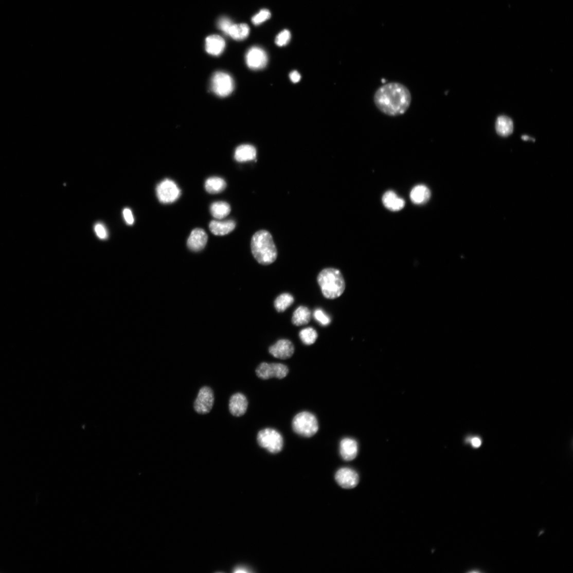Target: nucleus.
Instances as JSON below:
<instances>
[{
  "label": "nucleus",
  "mask_w": 573,
  "mask_h": 573,
  "mask_svg": "<svg viewBox=\"0 0 573 573\" xmlns=\"http://www.w3.org/2000/svg\"><path fill=\"white\" fill-rule=\"evenodd\" d=\"M374 100L375 105L382 113L396 116L408 110L411 104V96L405 86L400 83L391 82L379 88Z\"/></svg>",
  "instance_id": "f257e3e1"
},
{
  "label": "nucleus",
  "mask_w": 573,
  "mask_h": 573,
  "mask_svg": "<svg viewBox=\"0 0 573 573\" xmlns=\"http://www.w3.org/2000/svg\"><path fill=\"white\" fill-rule=\"evenodd\" d=\"M251 250L255 259L263 265L273 263L278 257L277 249L272 235L265 230H259L253 236Z\"/></svg>",
  "instance_id": "f03ea898"
},
{
  "label": "nucleus",
  "mask_w": 573,
  "mask_h": 573,
  "mask_svg": "<svg viewBox=\"0 0 573 573\" xmlns=\"http://www.w3.org/2000/svg\"><path fill=\"white\" fill-rule=\"evenodd\" d=\"M317 280L324 297L334 299L341 297L346 289L344 276L339 270L328 267L323 270Z\"/></svg>",
  "instance_id": "7ed1b4c3"
},
{
  "label": "nucleus",
  "mask_w": 573,
  "mask_h": 573,
  "mask_svg": "<svg viewBox=\"0 0 573 573\" xmlns=\"http://www.w3.org/2000/svg\"><path fill=\"white\" fill-rule=\"evenodd\" d=\"M294 431L300 436L311 437L318 430V423L316 417L311 413L303 411L294 418L292 423Z\"/></svg>",
  "instance_id": "20e7f679"
},
{
  "label": "nucleus",
  "mask_w": 573,
  "mask_h": 573,
  "mask_svg": "<svg viewBox=\"0 0 573 573\" xmlns=\"http://www.w3.org/2000/svg\"><path fill=\"white\" fill-rule=\"evenodd\" d=\"M257 441L261 447L273 454L281 451L283 446L282 435L273 428H268L260 431L257 436Z\"/></svg>",
  "instance_id": "39448f33"
},
{
  "label": "nucleus",
  "mask_w": 573,
  "mask_h": 573,
  "mask_svg": "<svg viewBox=\"0 0 573 573\" xmlns=\"http://www.w3.org/2000/svg\"><path fill=\"white\" fill-rule=\"evenodd\" d=\"M256 373L262 380L274 378L282 379L288 375L289 369L286 365L280 363H262L257 368Z\"/></svg>",
  "instance_id": "423d86ee"
},
{
  "label": "nucleus",
  "mask_w": 573,
  "mask_h": 573,
  "mask_svg": "<svg viewBox=\"0 0 573 573\" xmlns=\"http://www.w3.org/2000/svg\"><path fill=\"white\" fill-rule=\"evenodd\" d=\"M211 89L220 97H227L234 91V82L231 77L223 72L216 73L211 80Z\"/></svg>",
  "instance_id": "0eeeda50"
},
{
  "label": "nucleus",
  "mask_w": 573,
  "mask_h": 573,
  "mask_svg": "<svg viewBox=\"0 0 573 573\" xmlns=\"http://www.w3.org/2000/svg\"><path fill=\"white\" fill-rule=\"evenodd\" d=\"M158 200L163 204H171L176 201L181 195V190L176 183L168 179L160 182L156 189Z\"/></svg>",
  "instance_id": "6e6552de"
},
{
  "label": "nucleus",
  "mask_w": 573,
  "mask_h": 573,
  "mask_svg": "<svg viewBox=\"0 0 573 573\" xmlns=\"http://www.w3.org/2000/svg\"><path fill=\"white\" fill-rule=\"evenodd\" d=\"M214 402V397L212 390L209 386L202 387L195 400L194 410L199 414H207L211 410Z\"/></svg>",
  "instance_id": "1a4fd4ad"
},
{
  "label": "nucleus",
  "mask_w": 573,
  "mask_h": 573,
  "mask_svg": "<svg viewBox=\"0 0 573 573\" xmlns=\"http://www.w3.org/2000/svg\"><path fill=\"white\" fill-rule=\"evenodd\" d=\"M267 56L264 50L259 47H253L247 51L246 61L247 66L253 70L264 68L267 63Z\"/></svg>",
  "instance_id": "9d476101"
},
{
  "label": "nucleus",
  "mask_w": 573,
  "mask_h": 573,
  "mask_svg": "<svg viewBox=\"0 0 573 573\" xmlns=\"http://www.w3.org/2000/svg\"><path fill=\"white\" fill-rule=\"evenodd\" d=\"M269 353L280 360H288L292 357L295 351L293 343L288 339H280L268 348Z\"/></svg>",
  "instance_id": "9b49d317"
},
{
  "label": "nucleus",
  "mask_w": 573,
  "mask_h": 573,
  "mask_svg": "<svg viewBox=\"0 0 573 573\" xmlns=\"http://www.w3.org/2000/svg\"><path fill=\"white\" fill-rule=\"evenodd\" d=\"M335 480L342 487L346 489L355 488L359 482V476L355 471L350 468L339 469L335 474Z\"/></svg>",
  "instance_id": "f8f14e48"
},
{
  "label": "nucleus",
  "mask_w": 573,
  "mask_h": 573,
  "mask_svg": "<svg viewBox=\"0 0 573 573\" xmlns=\"http://www.w3.org/2000/svg\"><path fill=\"white\" fill-rule=\"evenodd\" d=\"M248 402L246 397L241 393L234 394L230 398L229 410L235 417L243 416L246 412Z\"/></svg>",
  "instance_id": "ddd939ff"
},
{
  "label": "nucleus",
  "mask_w": 573,
  "mask_h": 573,
  "mask_svg": "<svg viewBox=\"0 0 573 573\" xmlns=\"http://www.w3.org/2000/svg\"><path fill=\"white\" fill-rule=\"evenodd\" d=\"M208 235L201 228L192 230L187 242L188 248L192 251L198 252L203 249L208 242Z\"/></svg>",
  "instance_id": "4468645a"
},
{
  "label": "nucleus",
  "mask_w": 573,
  "mask_h": 573,
  "mask_svg": "<svg viewBox=\"0 0 573 573\" xmlns=\"http://www.w3.org/2000/svg\"><path fill=\"white\" fill-rule=\"evenodd\" d=\"M359 447L357 442L350 438H345L340 443V453L343 459L350 461L355 459L357 456Z\"/></svg>",
  "instance_id": "2eb2a0df"
},
{
  "label": "nucleus",
  "mask_w": 573,
  "mask_h": 573,
  "mask_svg": "<svg viewBox=\"0 0 573 573\" xmlns=\"http://www.w3.org/2000/svg\"><path fill=\"white\" fill-rule=\"evenodd\" d=\"M225 40L221 37L211 35L206 40V51L211 55L218 56L221 55L225 48Z\"/></svg>",
  "instance_id": "dca6fc26"
},
{
  "label": "nucleus",
  "mask_w": 573,
  "mask_h": 573,
  "mask_svg": "<svg viewBox=\"0 0 573 573\" xmlns=\"http://www.w3.org/2000/svg\"><path fill=\"white\" fill-rule=\"evenodd\" d=\"M383 205L387 208L392 211H398L403 209L405 205L404 200L398 196L392 191L386 192L382 198Z\"/></svg>",
  "instance_id": "f3484780"
},
{
  "label": "nucleus",
  "mask_w": 573,
  "mask_h": 573,
  "mask_svg": "<svg viewBox=\"0 0 573 573\" xmlns=\"http://www.w3.org/2000/svg\"><path fill=\"white\" fill-rule=\"evenodd\" d=\"M431 193L424 185H418L414 187L410 194L411 201L416 205H423L429 200Z\"/></svg>",
  "instance_id": "a211bd4d"
},
{
  "label": "nucleus",
  "mask_w": 573,
  "mask_h": 573,
  "mask_svg": "<svg viewBox=\"0 0 573 573\" xmlns=\"http://www.w3.org/2000/svg\"><path fill=\"white\" fill-rule=\"evenodd\" d=\"M256 156L257 150L254 146L243 145L236 149L234 157L239 162H245L255 159Z\"/></svg>",
  "instance_id": "6ab92c4d"
},
{
  "label": "nucleus",
  "mask_w": 573,
  "mask_h": 573,
  "mask_svg": "<svg viewBox=\"0 0 573 573\" xmlns=\"http://www.w3.org/2000/svg\"><path fill=\"white\" fill-rule=\"evenodd\" d=\"M235 227V222L231 220L225 222L213 221L209 224L210 231L217 236L227 235L234 230Z\"/></svg>",
  "instance_id": "aec40b11"
},
{
  "label": "nucleus",
  "mask_w": 573,
  "mask_h": 573,
  "mask_svg": "<svg viewBox=\"0 0 573 573\" xmlns=\"http://www.w3.org/2000/svg\"><path fill=\"white\" fill-rule=\"evenodd\" d=\"M513 122L510 117L507 116H500L496 122V130L500 136L506 137L510 136L513 132Z\"/></svg>",
  "instance_id": "412c9836"
},
{
  "label": "nucleus",
  "mask_w": 573,
  "mask_h": 573,
  "mask_svg": "<svg viewBox=\"0 0 573 573\" xmlns=\"http://www.w3.org/2000/svg\"><path fill=\"white\" fill-rule=\"evenodd\" d=\"M311 318V313L309 308L300 306L294 312L292 321L295 326H305L310 323Z\"/></svg>",
  "instance_id": "4be33fe9"
},
{
  "label": "nucleus",
  "mask_w": 573,
  "mask_h": 573,
  "mask_svg": "<svg viewBox=\"0 0 573 573\" xmlns=\"http://www.w3.org/2000/svg\"><path fill=\"white\" fill-rule=\"evenodd\" d=\"M250 29L245 24H233L229 28L227 34L232 39L237 41L246 39L249 34Z\"/></svg>",
  "instance_id": "5701e85b"
},
{
  "label": "nucleus",
  "mask_w": 573,
  "mask_h": 573,
  "mask_svg": "<svg viewBox=\"0 0 573 573\" xmlns=\"http://www.w3.org/2000/svg\"><path fill=\"white\" fill-rule=\"evenodd\" d=\"M225 181L218 177H212L207 180L205 189L210 194H218L223 192L226 188Z\"/></svg>",
  "instance_id": "b1692460"
},
{
  "label": "nucleus",
  "mask_w": 573,
  "mask_h": 573,
  "mask_svg": "<svg viewBox=\"0 0 573 573\" xmlns=\"http://www.w3.org/2000/svg\"><path fill=\"white\" fill-rule=\"evenodd\" d=\"M230 206L226 202H216L210 207L211 214L218 220H222V219L227 217L230 213Z\"/></svg>",
  "instance_id": "393cba45"
},
{
  "label": "nucleus",
  "mask_w": 573,
  "mask_h": 573,
  "mask_svg": "<svg viewBox=\"0 0 573 573\" xmlns=\"http://www.w3.org/2000/svg\"><path fill=\"white\" fill-rule=\"evenodd\" d=\"M294 298L289 293H283L278 296L274 301V307L279 313L284 312L294 303Z\"/></svg>",
  "instance_id": "a878e982"
},
{
  "label": "nucleus",
  "mask_w": 573,
  "mask_h": 573,
  "mask_svg": "<svg viewBox=\"0 0 573 573\" xmlns=\"http://www.w3.org/2000/svg\"><path fill=\"white\" fill-rule=\"evenodd\" d=\"M299 336L302 343L306 345L314 344L318 338L316 331L311 327L301 330Z\"/></svg>",
  "instance_id": "bb28decb"
},
{
  "label": "nucleus",
  "mask_w": 573,
  "mask_h": 573,
  "mask_svg": "<svg viewBox=\"0 0 573 573\" xmlns=\"http://www.w3.org/2000/svg\"><path fill=\"white\" fill-rule=\"evenodd\" d=\"M271 12L267 9H262L253 16L252 22L255 25H259L271 18Z\"/></svg>",
  "instance_id": "cd10ccee"
},
{
  "label": "nucleus",
  "mask_w": 573,
  "mask_h": 573,
  "mask_svg": "<svg viewBox=\"0 0 573 573\" xmlns=\"http://www.w3.org/2000/svg\"><path fill=\"white\" fill-rule=\"evenodd\" d=\"M291 39V33L288 30L285 29L281 31L277 36L275 40L276 44L280 47L288 45Z\"/></svg>",
  "instance_id": "c85d7f7f"
},
{
  "label": "nucleus",
  "mask_w": 573,
  "mask_h": 573,
  "mask_svg": "<svg viewBox=\"0 0 573 573\" xmlns=\"http://www.w3.org/2000/svg\"><path fill=\"white\" fill-rule=\"evenodd\" d=\"M314 317L316 321L323 326H327L331 324L330 316L321 309H317L314 312Z\"/></svg>",
  "instance_id": "c756f323"
},
{
  "label": "nucleus",
  "mask_w": 573,
  "mask_h": 573,
  "mask_svg": "<svg viewBox=\"0 0 573 573\" xmlns=\"http://www.w3.org/2000/svg\"><path fill=\"white\" fill-rule=\"evenodd\" d=\"M233 24L232 22L228 18L223 17L219 20L218 26L221 30L227 34L228 31Z\"/></svg>",
  "instance_id": "7c9ffc66"
},
{
  "label": "nucleus",
  "mask_w": 573,
  "mask_h": 573,
  "mask_svg": "<svg viewBox=\"0 0 573 573\" xmlns=\"http://www.w3.org/2000/svg\"><path fill=\"white\" fill-rule=\"evenodd\" d=\"M95 231L97 237L99 239L104 240L107 238V231L105 227L102 224H97L95 226Z\"/></svg>",
  "instance_id": "2f4dec72"
},
{
  "label": "nucleus",
  "mask_w": 573,
  "mask_h": 573,
  "mask_svg": "<svg viewBox=\"0 0 573 573\" xmlns=\"http://www.w3.org/2000/svg\"><path fill=\"white\" fill-rule=\"evenodd\" d=\"M123 216L124 220L129 225H132L134 223V217L131 210L130 209L126 208L123 210Z\"/></svg>",
  "instance_id": "473e14b6"
},
{
  "label": "nucleus",
  "mask_w": 573,
  "mask_h": 573,
  "mask_svg": "<svg viewBox=\"0 0 573 573\" xmlns=\"http://www.w3.org/2000/svg\"><path fill=\"white\" fill-rule=\"evenodd\" d=\"M291 80L294 83H297L300 80L301 77L300 74L296 71L292 72L290 75Z\"/></svg>",
  "instance_id": "72a5a7b5"
},
{
  "label": "nucleus",
  "mask_w": 573,
  "mask_h": 573,
  "mask_svg": "<svg viewBox=\"0 0 573 573\" xmlns=\"http://www.w3.org/2000/svg\"><path fill=\"white\" fill-rule=\"evenodd\" d=\"M471 444L474 447L477 448V447H479L480 446V445L481 444V441L480 439H479V438L475 437V438H474V439H472Z\"/></svg>",
  "instance_id": "f704fd0d"
},
{
  "label": "nucleus",
  "mask_w": 573,
  "mask_h": 573,
  "mask_svg": "<svg viewBox=\"0 0 573 573\" xmlns=\"http://www.w3.org/2000/svg\"><path fill=\"white\" fill-rule=\"evenodd\" d=\"M235 572H247L248 571H247V570L243 568H238L237 569H236Z\"/></svg>",
  "instance_id": "c9c22d12"
},
{
  "label": "nucleus",
  "mask_w": 573,
  "mask_h": 573,
  "mask_svg": "<svg viewBox=\"0 0 573 573\" xmlns=\"http://www.w3.org/2000/svg\"><path fill=\"white\" fill-rule=\"evenodd\" d=\"M522 140H524V141H528V140H533V141L534 140V139H531V138H530V137H529V136H522Z\"/></svg>",
  "instance_id": "e433bc0d"
}]
</instances>
